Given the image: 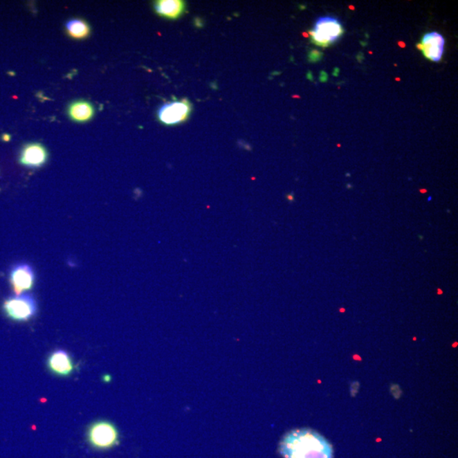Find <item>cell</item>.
<instances>
[{
	"instance_id": "obj_11",
	"label": "cell",
	"mask_w": 458,
	"mask_h": 458,
	"mask_svg": "<svg viewBox=\"0 0 458 458\" xmlns=\"http://www.w3.org/2000/svg\"><path fill=\"white\" fill-rule=\"evenodd\" d=\"M183 3L178 0H161L155 6L157 13L168 18L178 17L183 12Z\"/></svg>"
},
{
	"instance_id": "obj_3",
	"label": "cell",
	"mask_w": 458,
	"mask_h": 458,
	"mask_svg": "<svg viewBox=\"0 0 458 458\" xmlns=\"http://www.w3.org/2000/svg\"><path fill=\"white\" fill-rule=\"evenodd\" d=\"M344 28L336 17H322L318 19L310 32L311 42L322 48L337 42L343 35Z\"/></svg>"
},
{
	"instance_id": "obj_8",
	"label": "cell",
	"mask_w": 458,
	"mask_h": 458,
	"mask_svg": "<svg viewBox=\"0 0 458 458\" xmlns=\"http://www.w3.org/2000/svg\"><path fill=\"white\" fill-rule=\"evenodd\" d=\"M47 367L52 374L62 378L71 376L76 369L71 355L64 350H56L52 352L48 356Z\"/></svg>"
},
{
	"instance_id": "obj_5",
	"label": "cell",
	"mask_w": 458,
	"mask_h": 458,
	"mask_svg": "<svg viewBox=\"0 0 458 458\" xmlns=\"http://www.w3.org/2000/svg\"><path fill=\"white\" fill-rule=\"evenodd\" d=\"M10 282L16 295L32 290L35 284V273L28 264L14 265L10 271Z\"/></svg>"
},
{
	"instance_id": "obj_10",
	"label": "cell",
	"mask_w": 458,
	"mask_h": 458,
	"mask_svg": "<svg viewBox=\"0 0 458 458\" xmlns=\"http://www.w3.org/2000/svg\"><path fill=\"white\" fill-rule=\"evenodd\" d=\"M70 118L78 122H84L91 119L95 114V109L87 101H76L68 109Z\"/></svg>"
},
{
	"instance_id": "obj_13",
	"label": "cell",
	"mask_w": 458,
	"mask_h": 458,
	"mask_svg": "<svg viewBox=\"0 0 458 458\" xmlns=\"http://www.w3.org/2000/svg\"><path fill=\"white\" fill-rule=\"evenodd\" d=\"M3 140H5L6 141H8V140H10V135L5 134V135H3Z\"/></svg>"
},
{
	"instance_id": "obj_2",
	"label": "cell",
	"mask_w": 458,
	"mask_h": 458,
	"mask_svg": "<svg viewBox=\"0 0 458 458\" xmlns=\"http://www.w3.org/2000/svg\"><path fill=\"white\" fill-rule=\"evenodd\" d=\"M87 440L89 445L96 450L114 448L119 444V431L114 423L107 420H99L89 426Z\"/></svg>"
},
{
	"instance_id": "obj_12",
	"label": "cell",
	"mask_w": 458,
	"mask_h": 458,
	"mask_svg": "<svg viewBox=\"0 0 458 458\" xmlns=\"http://www.w3.org/2000/svg\"><path fill=\"white\" fill-rule=\"evenodd\" d=\"M66 28L68 35L74 39H85L90 33L89 24L80 19H71L66 22Z\"/></svg>"
},
{
	"instance_id": "obj_7",
	"label": "cell",
	"mask_w": 458,
	"mask_h": 458,
	"mask_svg": "<svg viewBox=\"0 0 458 458\" xmlns=\"http://www.w3.org/2000/svg\"><path fill=\"white\" fill-rule=\"evenodd\" d=\"M190 112V104L187 100L174 101L165 104L160 108L158 116L161 122L167 125L178 124L187 118Z\"/></svg>"
},
{
	"instance_id": "obj_4",
	"label": "cell",
	"mask_w": 458,
	"mask_h": 458,
	"mask_svg": "<svg viewBox=\"0 0 458 458\" xmlns=\"http://www.w3.org/2000/svg\"><path fill=\"white\" fill-rule=\"evenodd\" d=\"M3 310L6 317L11 320L27 322L35 316L37 305L32 295H16L10 296L3 302Z\"/></svg>"
},
{
	"instance_id": "obj_6",
	"label": "cell",
	"mask_w": 458,
	"mask_h": 458,
	"mask_svg": "<svg viewBox=\"0 0 458 458\" xmlns=\"http://www.w3.org/2000/svg\"><path fill=\"white\" fill-rule=\"evenodd\" d=\"M446 40L441 33L432 32L423 37L421 42L416 45L425 58L439 63L443 58L445 51Z\"/></svg>"
},
{
	"instance_id": "obj_9",
	"label": "cell",
	"mask_w": 458,
	"mask_h": 458,
	"mask_svg": "<svg viewBox=\"0 0 458 458\" xmlns=\"http://www.w3.org/2000/svg\"><path fill=\"white\" fill-rule=\"evenodd\" d=\"M48 160L46 148L40 144H30L22 149L19 161L25 167L37 168L44 166Z\"/></svg>"
},
{
	"instance_id": "obj_1",
	"label": "cell",
	"mask_w": 458,
	"mask_h": 458,
	"mask_svg": "<svg viewBox=\"0 0 458 458\" xmlns=\"http://www.w3.org/2000/svg\"><path fill=\"white\" fill-rule=\"evenodd\" d=\"M284 458H333L330 443L309 429L295 430L285 434L280 444Z\"/></svg>"
}]
</instances>
